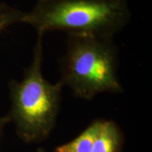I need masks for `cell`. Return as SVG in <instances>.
<instances>
[{
  "instance_id": "obj_2",
  "label": "cell",
  "mask_w": 152,
  "mask_h": 152,
  "mask_svg": "<svg viewBox=\"0 0 152 152\" xmlns=\"http://www.w3.org/2000/svg\"><path fill=\"white\" fill-rule=\"evenodd\" d=\"M131 18L127 0H39L24 23L42 35L58 31L114 38Z\"/></svg>"
},
{
  "instance_id": "obj_7",
  "label": "cell",
  "mask_w": 152,
  "mask_h": 152,
  "mask_svg": "<svg viewBox=\"0 0 152 152\" xmlns=\"http://www.w3.org/2000/svg\"><path fill=\"white\" fill-rule=\"evenodd\" d=\"M8 123H9V121L7 115L4 117H0V135H1V132H2L4 126Z\"/></svg>"
},
{
  "instance_id": "obj_8",
  "label": "cell",
  "mask_w": 152,
  "mask_h": 152,
  "mask_svg": "<svg viewBox=\"0 0 152 152\" xmlns=\"http://www.w3.org/2000/svg\"><path fill=\"white\" fill-rule=\"evenodd\" d=\"M37 152H47V151H45V150L44 149H42V148H39V149H37Z\"/></svg>"
},
{
  "instance_id": "obj_9",
  "label": "cell",
  "mask_w": 152,
  "mask_h": 152,
  "mask_svg": "<svg viewBox=\"0 0 152 152\" xmlns=\"http://www.w3.org/2000/svg\"><path fill=\"white\" fill-rule=\"evenodd\" d=\"M37 1H39V0H37Z\"/></svg>"
},
{
  "instance_id": "obj_4",
  "label": "cell",
  "mask_w": 152,
  "mask_h": 152,
  "mask_svg": "<svg viewBox=\"0 0 152 152\" xmlns=\"http://www.w3.org/2000/svg\"><path fill=\"white\" fill-rule=\"evenodd\" d=\"M123 142V135L116 123L104 120L93 144L92 152H119Z\"/></svg>"
},
{
  "instance_id": "obj_1",
  "label": "cell",
  "mask_w": 152,
  "mask_h": 152,
  "mask_svg": "<svg viewBox=\"0 0 152 152\" xmlns=\"http://www.w3.org/2000/svg\"><path fill=\"white\" fill-rule=\"evenodd\" d=\"M43 36L37 34L30 64L20 80H11L8 87L11 109L7 115L24 142H41L56 125L61 102L62 85L52 83L43 75Z\"/></svg>"
},
{
  "instance_id": "obj_6",
  "label": "cell",
  "mask_w": 152,
  "mask_h": 152,
  "mask_svg": "<svg viewBox=\"0 0 152 152\" xmlns=\"http://www.w3.org/2000/svg\"><path fill=\"white\" fill-rule=\"evenodd\" d=\"M26 13L4 2H0V32L15 24L24 23Z\"/></svg>"
},
{
  "instance_id": "obj_5",
  "label": "cell",
  "mask_w": 152,
  "mask_h": 152,
  "mask_svg": "<svg viewBox=\"0 0 152 152\" xmlns=\"http://www.w3.org/2000/svg\"><path fill=\"white\" fill-rule=\"evenodd\" d=\"M104 119L95 120L77 137L58 147L55 152H92L93 144L103 125Z\"/></svg>"
},
{
  "instance_id": "obj_3",
  "label": "cell",
  "mask_w": 152,
  "mask_h": 152,
  "mask_svg": "<svg viewBox=\"0 0 152 152\" xmlns=\"http://www.w3.org/2000/svg\"><path fill=\"white\" fill-rule=\"evenodd\" d=\"M119 54L114 38L67 35L65 53L59 61L58 82L75 97L85 100L102 93H123Z\"/></svg>"
}]
</instances>
